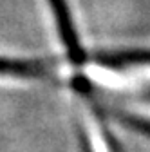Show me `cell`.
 Listing matches in <instances>:
<instances>
[{"label": "cell", "instance_id": "1", "mask_svg": "<svg viewBox=\"0 0 150 152\" xmlns=\"http://www.w3.org/2000/svg\"><path fill=\"white\" fill-rule=\"evenodd\" d=\"M49 4L54 11V18H56V24H58V31H60V36L69 51V58L72 64H83L85 62V53H83V47L78 40V34H76V29L72 26V18H71V13H69V7H67V2L65 0H49Z\"/></svg>", "mask_w": 150, "mask_h": 152}]
</instances>
